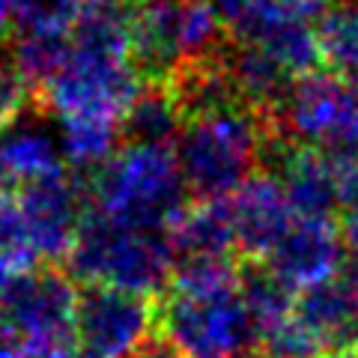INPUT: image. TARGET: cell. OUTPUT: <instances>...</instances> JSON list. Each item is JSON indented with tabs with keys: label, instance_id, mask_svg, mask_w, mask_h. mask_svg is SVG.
Masks as SVG:
<instances>
[{
	"label": "cell",
	"instance_id": "cell-1",
	"mask_svg": "<svg viewBox=\"0 0 358 358\" xmlns=\"http://www.w3.org/2000/svg\"><path fill=\"white\" fill-rule=\"evenodd\" d=\"M242 272L230 260L179 263L155 326L179 358H239L257 341L242 299Z\"/></svg>",
	"mask_w": 358,
	"mask_h": 358
},
{
	"label": "cell",
	"instance_id": "cell-2",
	"mask_svg": "<svg viewBox=\"0 0 358 358\" xmlns=\"http://www.w3.org/2000/svg\"><path fill=\"white\" fill-rule=\"evenodd\" d=\"M272 141V122L248 105L185 120L173 143L185 188L197 200H230L257 173Z\"/></svg>",
	"mask_w": 358,
	"mask_h": 358
},
{
	"label": "cell",
	"instance_id": "cell-3",
	"mask_svg": "<svg viewBox=\"0 0 358 358\" xmlns=\"http://www.w3.org/2000/svg\"><path fill=\"white\" fill-rule=\"evenodd\" d=\"M96 212L134 230H171L185 206V179L173 147L126 143L93 176Z\"/></svg>",
	"mask_w": 358,
	"mask_h": 358
},
{
	"label": "cell",
	"instance_id": "cell-4",
	"mask_svg": "<svg viewBox=\"0 0 358 358\" xmlns=\"http://www.w3.org/2000/svg\"><path fill=\"white\" fill-rule=\"evenodd\" d=\"M176 254L164 233L134 230L90 212L78 230L66 268L87 287H108L131 296H155L171 284Z\"/></svg>",
	"mask_w": 358,
	"mask_h": 358
},
{
	"label": "cell",
	"instance_id": "cell-5",
	"mask_svg": "<svg viewBox=\"0 0 358 358\" xmlns=\"http://www.w3.org/2000/svg\"><path fill=\"white\" fill-rule=\"evenodd\" d=\"M131 60L152 81L215 57L224 24L212 0H129Z\"/></svg>",
	"mask_w": 358,
	"mask_h": 358
},
{
	"label": "cell",
	"instance_id": "cell-6",
	"mask_svg": "<svg viewBox=\"0 0 358 358\" xmlns=\"http://www.w3.org/2000/svg\"><path fill=\"white\" fill-rule=\"evenodd\" d=\"M78 301L75 278L60 268L0 278V322L33 358L78 355Z\"/></svg>",
	"mask_w": 358,
	"mask_h": 358
},
{
	"label": "cell",
	"instance_id": "cell-7",
	"mask_svg": "<svg viewBox=\"0 0 358 358\" xmlns=\"http://www.w3.org/2000/svg\"><path fill=\"white\" fill-rule=\"evenodd\" d=\"M233 45L266 51L299 78L322 63L326 0H212Z\"/></svg>",
	"mask_w": 358,
	"mask_h": 358
},
{
	"label": "cell",
	"instance_id": "cell-8",
	"mask_svg": "<svg viewBox=\"0 0 358 358\" xmlns=\"http://www.w3.org/2000/svg\"><path fill=\"white\" fill-rule=\"evenodd\" d=\"M141 90L143 75L129 54L78 48L69 42V54L39 87V99L57 120H110L122 126Z\"/></svg>",
	"mask_w": 358,
	"mask_h": 358
},
{
	"label": "cell",
	"instance_id": "cell-9",
	"mask_svg": "<svg viewBox=\"0 0 358 358\" xmlns=\"http://www.w3.org/2000/svg\"><path fill=\"white\" fill-rule=\"evenodd\" d=\"M268 122L278 138L296 147L329 155L358 152V84L331 69L299 75Z\"/></svg>",
	"mask_w": 358,
	"mask_h": 358
},
{
	"label": "cell",
	"instance_id": "cell-10",
	"mask_svg": "<svg viewBox=\"0 0 358 358\" xmlns=\"http://www.w3.org/2000/svg\"><path fill=\"white\" fill-rule=\"evenodd\" d=\"M152 326L155 310L143 296L87 287L78 301V352L84 358H131Z\"/></svg>",
	"mask_w": 358,
	"mask_h": 358
},
{
	"label": "cell",
	"instance_id": "cell-11",
	"mask_svg": "<svg viewBox=\"0 0 358 358\" xmlns=\"http://www.w3.org/2000/svg\"><path fill=\"white\" fill-rule=\"evenodd\" d=\"M15 197L39 260L42 263L69 260L78 230H81L87 218L81 212V188H78L75 179L63 173L45 179V182L21 185Z\"/></svg>",
	"mask_w": 358,
	"mask_h": 358
},
{
	"label": "cell",
	"instance_id": "cell-12",
	"mask_svg": "<svg viewBox=\"0 0 358 358\" xmlns=\"http://www.w3.org/2000/svg\"><path fill=\"white\" fill-rule=\"evenodd\" d=\"M343 236L334 218H296L266 266L301 293L343 275Z\"/></svg>",
	"mask_w": 358,
	"mask_h": 358
},
{
	"label": "cell",
	"instance_id": "cell-13",
	"mask_svg": "<svg viewBox=\"0 0 358 358\" xmlns=\"http://www.w3.org/2000/svg\"><path fill=\"white\" fill-rule=\"evenodd\" d=\"M230 212L233 227H236V248L251 260L263 263L299 218L275 173H254L230 197Z\"/></svg>",
	"mask_w": 358,
	"mask_h": 358
},
{
	"label": "cell",
	"instance_id": "cell-14",
	"mask_svg": "<svg viewBox=\"0 0 358 358\" xmlns=\"http://www.w3.org/2000/svg\"><path fill=\"white\" fill-rule=\"evenodd\" d=\"M268 150L278 159V179L293 203L299 218H334L341 209L338 200V176H334V159L329 152L296 147L272 131Z\"/></svg>",
	"mask_w": 358,
	"mask_h": 358
},
{
	"label": "cell",
	"instance_id": "cell-15",
	"mask_svg": "<svg viewBox=\"0 0 358 358\" xmlns=\"http://www.w3.org/2000/svg\"><path fill=\"white\" fill-rule=\"evenodd\" d=\"M0 164L6 176L21 185L63 176L66 159L57 129L39 117H21L6 131H0Z\"/></svg>",
	"mask_w": 358,
	"mask_h": 358
},
{
	"label": "cell",
	"instance_id": "cell-16",
	"mask_svg": "<svg viewBox=\"0 0 358 358\" xmlns=\"http://www.w3.org/2000/svg\"><path fill=\"white\" fill-rule=\"evenodd\" d=\"M179 263L192 260H230L236 248L230 200H197L167 230Z\"/></svg>",
	"mask_w": 358,
	"mask_h": 358
},
{
	"label": "cell",
	"instance_id": "cell-17",
	"mask_svg": "<svg viewBox=\"0 0 358 358\" xmlns=\"http://www.w3.org/2000/svg\"><path fill=\"white\" fill-rule=\"evenodd\" d=\"M296 320L317 334L326 343V350L334 352L341 346H350L358 338L355 326V305L346 289L343 278H334L320 287L301 289L296 299Z\"/></svg>",
	"mask_w": 358,
	"mask_h": 358
},
{
	"label": "cell",
	"instance_id": "cell-18",
	"mask_svg": "<svg viewBox=\"0 0 358 358\" xmlns=\"http://www.w3.org/2000/svg\"><path fill=\"white\" fill-rule=\"evenodd\" d=\"M224 63H227L242 102L266 117H272L281 108L284 96L296 81L275 57H268L266 51L248 48V45H233V51L224 54Z\"/></svg>",
	"mask_w": 358,
	"mask_h": 358
},
{
	"label": "cell",
	"instance_id": "cell-19",
	"mask_svg": "<svg viewBox=\"0 0 358 358\" xmlns=\"http://www.w3.org/2000/svg\"><path fill=\"white\" fill-rule=\"evenodd\" d=\"M185 126V114L171 84L152 81L143 84L138 99L122 117V138L129 143H155V147H173L179 131Z\"/></svg>",
	"mask_w": 358,
	"mask_h": 358
},
{
	"label": "cell",
	"instance_id": "cell-20",
	"mask_svg": "<svg viewBox=\"0 0 358 358\" xmlns=\"http://www.w3.org/2000/svg\"><path fill=\"white\" fill-rule=\"evenodd\" d=\"M63 159L75 173L96 176L120 150L122 126L110 120H57Z\"/></svg>",
	"mask_w": 358,
	"mask_h": 358
},
{
	"label": "cell",
	"instance_id": "cell-21",
	"mask_svg": "<svg viewBox=\"0 0 358 358\" xmlns=\"http://www.w3.org/2000/svg\"><path fill=\"white\" fill-rule=\"evenodd\" d=\"M242 299L248 308V317L254 322L257 341L284 320L293 317L299 293L289 287L284 278H278L268 266H248L242 272Z\"/></svg>",
	"mask_w": 358,
	"mask_h": 358
},
{
	"label": "cell",
	"instance_id": "cell-22",
	"mask_svg": "<svg viewBox=\"0 0 358 358\" xmlns=\"http://www.w3.org/2000/svg\"><path fill=\"white\" fill-rule=\"evenodd\" d=\"M66 54H69V36H54V33H15L9 63L15 66L18 75L24 78L30 87H42L60 69Z\"/></svg>",
	"mask_w": 358,
	"mask_h": 358
},
{
	"label": "cell",
	"instance_id": "cell-23",
	"mask_svg": "<svg viewBox=\"0 0 358 358\" xmlns=\"http://www.w3.org/2000/svg\"><path fill=\"white\" fill-rule=\"evenodd\" d=\"M39 254L33 248L30 230L21 215L18 197H0V278H15L39 268Z\"/></svg>",
	"mask_w": 358,
	"mask_h": 358
},
{
	"label": "cell",
	"instance_id": "cell-24",
	"mask_svg": "<svg viewBox=\"0 0 358 358\" xmlns=\"http://www.w3.org/2000/svg\"><path fill=\"white\" fill-rule=\"evenodd\" d=\"M87 0H15V33L69 36Z\"/></svg>",
	"mask_w": 358,
	"mask_h": 358
},
{
	"label": "cell",
	"instance_id": "cell-25",
	"mask_svg": "<svg viewBox=\"0 0 358 358\" xmlns=\"http://www.w3.org/2000/svg\"><path fill=\"white\" fill-rule=\"evenodd\" d=\"M260 343H263V352L268 358H326L329 355L326 343H322L305 322L296 320V310H293V317L281 322V326L266 331L260 338Z\"/></svg>",
	"mask_w": 358,
	"mask_h": 358
},
{
	"label": "cell",
	"instance_id": "cell-26",
	"mask_svg": "<svg viewBox=\"0 0 358 358\" xmlns=\"http://www.w3.org/2000/svg\"><path fill=\"white\" fill-rule=\"evenodd\" d=\"M30 108V84L18 75L9 60H0V131H6L13 122L27 117Z\"/></svg>",
	"mask_w": 358,
	"mask_h": 358
},
{
	"label": "cell",
	"instance_id": "cell-27",
	"mask_svg": "<svg viewBox=\"0 0 358 358\" xmlns=\"http://www.w3.org/2000/svg\"><path fill=\"white\" fill-rule=\"evenodd\" d=\"M331 159H334V176H338L341 209L343 212L358 209V152L331 155Z\"/></svg>",
	"mask_w": 358,
	"mask_h": 358
},
{
	"label": "cell",
	"instance_id": "cell-28",
	"mask_svg": "<svg viewBox=\"0 0 358 358\" xmlns=\"http://www.w3.org/2000/svg\"><path fill=\"white\" fill-rule=\"evenodd\" d=\"M131 358H179V352L171 346V341L164 338V334H150L147 341L138 346V352Z\"/></svg>",
	"mask_w": 358,
	"mask_h": 358
},
{
	"label": "cell",
	"instance_id": "cell-29",
	"mask_svg": "<svg viewBox=\"0 0 358 358\" xmlns=\"http://www.w3.org/2000/svg\"><path fill=\"white\" fill-rule=\"evenodd\" d=\"M341 236H343V245H346V248H350V251L358 257V209L343 212V221H341Z\"/></svg>",
	"mask_w": 358,
	"mask_h": 358
},
{
	"label": "cell",
	"instance_id": "cell-30",
	"mask_svg": "<svg viewBox=\"0 0 358 358\" xmlns=\"http://www.w3.org/2000/svg\"><path fill=\"white\" fill-rule=\"evenodd\" d=\"M0 358H33L24 346L13 338V331H9L3 322H0Z\"/></svg>",
	"mask_w": 358,
	"mask_h": 358
},
{
	"label": "cell",
	"instance_id": "cell-31",
	"mask_svg": "<svg viewBox=\"0 0 358 358\" xmlns=\"http://www.w3.org/2000/svg\"><path fill=\"white\" fill-rule=\"evenodd\" d=\"M15 33V0H0V42Z\"/></svg>",
	"mask_w": 358,
	"mask_h": 358
},
{
	"label": "cell",
	"instance_id": "cell-32",
	"mask_svg": "<svg viewBox=\"0 0 358 358\" xmlns=\"http://www.w3.org/2000/svg\"><path fill=\"white\" fill-rule=\"evenodd\" d=\"M343 284L346 289H350V296H352V305H355V326H358V257L343 268Z\"/></svg>",
	"mask_w": 358,
	"mask_h": 358
},
{
	"label": "cell",
	"instance_id": "cell-33",
	"mask_svg": "<svg viewBox=\"0 0 358 358\" xmlns=\"http://www.w3.org/2000/svg\"><path fill=\"white\" fill-rule=\"evenodd\" d=\"M239 358H268V355H266L263 350H260V352H254V350H251V352H245V355H239Z\"/></svg>",
	"mask_w": 358,
	"mask_h": 358
},
{
	"label": "cell",
	"instance_id": "cell-34",
	"mask_svg": "<svg viewBox=\"0 0 358 358\" xmlns=\"http://www.w3.org/2000/svg\"><path fill=\"white\" fill-rule=\"evenodd\" d=\"M72 358H84V355H81V352H78V355H72Z\"/></svg>",
	"mask_w": 358,
	"mask_h": 358
}]
</instances>
